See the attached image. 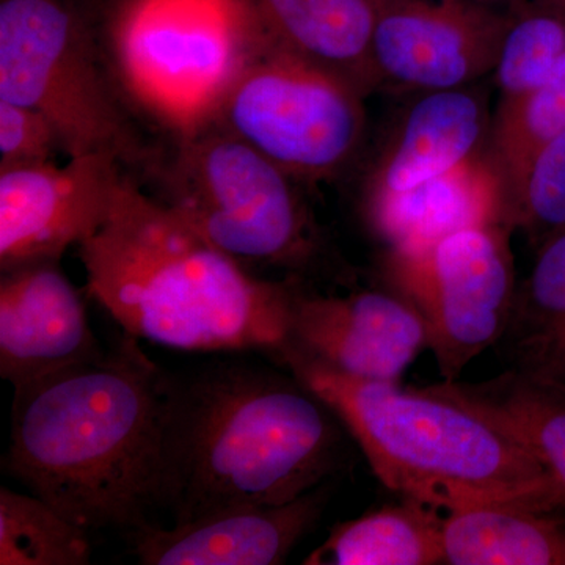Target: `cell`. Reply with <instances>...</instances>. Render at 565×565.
Segmentation results:
<instances>
[{
	"label": "cell",
	"mask_w": 565,
	"mask_h": 565,
	"mask_svg": "<svg viewBox=\"0 0 565 565\" xmlns=\"http://www.w3.org/2000/svg\"><path fill=\"white\" fill-rule=\"evenodd\" d=\"M321 486L282 504L236 505L172 527L131 531L134 556L145 565H277L321 519Z\"/></svg>",
	"instance_id": "obj_14"
},
{
	"label": "cell",
	"mask_w": 565,
	"mask_h": 565,
	"mask_svg": "<svg viewBox=\"0 0 565 565\" xmlns=\"http://www.w3.org/2000/svg\"><path fill=\"white\" fill-rule=\"evenodd\" d=\"M363 98L326 71L256 47L202 125L233 134L296 181H326L359 152Z\"/></svg>",
	"instance_id": "obj_8"
},
{
	"label": "cell",
	"mask_w": 565,
	"mask_h": 565,
	"mask_svg": "<svg viewBox=\"0 0 565 565\" xmlns=\"http://www.w3.org/2000/svg\"><path fill=\"white\" fill-rule=\"evenodd\" d=\"M169 379L136 338L14 388L2 468L85 530L162 509Z\"/></svg>",
	"instance_id": "obj_1"
},
{
	"label": "cell",
	"mask_w": 565,
	"mask_h": 565,
	"mask_svg": "<svg viewBox=\"0 0 565 565\" xmlns=\"http://www.w3.org/2000/svg\"><path fill=\"white\" fill-rule=\"evenodd\" d=\"M90 531L36 494L0 489V565H87Z\"/></svg>",
	"instance_id": "obj_23"
},
{
	"label": "cell",
	"mask_w": 565,
	"mask_h": 565,
	"mask_svg": "<svg viewBox=\"0 0 565 565\" xmlns=\"http://www.w3.org/2000/svg\"><path fill=\"white\" fill-rule=\"evenodd\" d=\"M270 359L333 412L401 497L446 512L500 501L564 505L522 445L437 385L353 377L288 348Z\"/></svg>",
	"instance_id": "obj_4"
},
{
	"label": "cell",
	"mask_w": 565,
	"mask_h": 565,
	"mask_svg": "<svg viewBox=\"0 0 565 565\" xmlns=\"http://www.w3.org/2000/svg\"><path fill=\"white\" fill-rule=\"evenodd\" d=\"M440 511L403 498L340 523L303 561L305 565L444 564Z\"/></svg>",
	"instance_id": "obj_20"
},
{
	"label": "cell",
	"mask_w": 565,
	"mask_h": 565,
	"mask_svg": "<svg viewBox=\"0 0 565 565\" xmlns=\"http://www.w3.org/2000/svg\"><path fill=\"white\" fill-rule=\"evenodd\" d=\"M467 2L481 3V6L497 7V9H514L533 0H467Z\"/></svg>",
	"instance_id": "obj_28"
},
{
	"label": "cell",
	"mask_w": 565,
	"mask_h": 565,
	"mask_svg": "<svg viewBox=\"0 0 565 565\" xmlns=\"http://www.w3.org/2000/svg\"><path fill=\"white\" fill-rule=\"evenodd\" d=\"M504 225L548 239L565 230V131L542 147L504 206Z\"/></svg>",
	"instance_id": "obj_25"
},
{
	"label": "cell",
	"mask_w": 565,
	"mask_h": 565,
	"mask_svg": "<svg viewBox=\"0 0 565 565\" xmlns=\"http://www.w3.org/2000/svg\"><path fill=\"white\" fill-rule=\"evenodd\" d=\"M565 52V0H533L509 9L492 73L501 102L534 90Z\"/></svg>",
	"instance_id": "obj_24"
},
{
	"label": "cell",
	"mask_w": 565,
	"mask_h": 565,
	"mask_svg": "<svg viewBox=\"0 0 565 565\" xmlns=\"http://www.w3.org/2000/svg\"><path fill=\"white\" fill-rule=\"evenodd\" d=\"M565 131V52L534 90L500 103L490 131L494 169L504 195L514 191L542 147Z\"/></svg>",
	"instance_id": "obj_22"
},
{
	"label": "cell",
	"mask_w": 565,
	"mask_h": 565,
	"mask_svg": "<svg viewBox=\"0 0 565 565\" xmlns=\"http://www.w3.org/2000/svg\"><path fill=\"white\" fill-rule=\"evenodd\" d=\"M504 204L500 173L478 156L408 191L367 199L366 217L392 250H412L468 226L504 225Z\"/></svg>",
	"instance_id": "obj_17"
},
{
	"label": "cell",
	"mask_w": 565,
	"mask_h": 565,
	"mask_svg": "<svg viewBox=\"0 0 565 565\" xmlns=\"http://www.w3.org/2000/svg\"><path fill=\"white\" fill-rule=\"evenodd\" d=\"M282 348L353 377L397 382L429 349V333L418 310L397 292L321 296L299 281Z\"/></svg>",
	"instance_id": "obj_12"
},
{
	"label": "cell",
	"mask_w": 565,
	"mask_h": 565,
	"mask_svg": "<svg viewBox=\"0 0 565 565\" xmlns=\"http://www.w3.org/2000/svg\"><path fill=\"white\" fill-rule=\"evenodd\" d=\"M77 250L88 291L136 340L266 355L288 343L299 281L256 277L128 174L106 222Z\"/></svg>",
	"instance_id": "obj_2"
},
{
	"label": "cell",
	"mask_w": 565,
	"mask_h": 565,
	"mask_svg": "<svg viewBox=\"0 0 565 565\" xmlns=\"http://www.w3.org/2000/svg\"><path fill=\"white\" fill-rule=\"evenodd\" d=\"M256 46L291 55L348 82L381 87L373 43L377 0H234Z\"/></svg>",
	"instance_id": "obj_15"
},
{
	"label": "cell",
	"mask_w": 565,
	"mask_h": 565,
	"mask_svg": "<svg viewBox=\"0 0 565 565\" xmlns=\"http://www.w3.org/2000/svg\"><path fill=\"white\" fill-rule=\"evenodd\" d=\"M57 151L61 137L43 114L0 99V170L52 162Z\"/></svg>",
	"instance_id": "obj_26"
},
{
	"label": "cell",
	"mask_w": 565,
	"mask_h": 565,
	"mask_svg": "<svg viewBox=\"0 0 565 565\" xmlns=\"http://www.w3.org/2000/svg\"><path fill=\"white\" fill-rule=\"evenodd\" d=\"M509 9L467 0H377L373 55L381 85L423 92L492 74Z\"/></svg>",
	"instance_id": "obj_10"
},
{
	"label": "cell",
	"mask_w": 565,
	"mask_h": 565,
	"mask_svg": "<svg viewBox=\"0 0 565 565\" xmlns=\"http://www.w3.org/2000/svg\"><path fill=\"white\" fill-rule=\"evenodd\" d=\"M512 370L565 386V230L544 241L501 338Z\"/></svg>",
	"instance_id": "obj_21"
},
{
	"label": "cell",
	"mask_w": 565,
	"mask_h": 565,
	"mask_svg": "<svg viewBox=\"0 0 565 565\" xmlns=\"http://www.w3.org/2000/svg\"><path fill=\"white\" fill-rule=\"evenodd\" d=\"M125 167L107 154L0 170V273L61 262L71 245L98 232L109 215Z\"/></svg>",
	"instance_id": "obj_11"
},
{
	"label": "cell",
	"mask_w": 565,
	"mask_h": 565,
	"mask_svg": "<svg viewBox=\"0 0 565 565\" xmlns=\"http://www.w3.org/2000/svg\"><path fill=\"white\" fill-rule=\"evenodd\" d=\"M128 0H77L88 18L102 28Z\"/></svg>",
	"instance_id": "obj_27"
},
{
	"label": "cell",
	"mask_w": 565,
	"mask_h": 565,
	"mask_svg": "<svg viewBox=\"0 0 565 565\" xmlns=\"http://www.w3.org/2000/svg\"><path fill=\"white\" fill-rule=\"evenodd\" d=\"M79 291L61 262L25 264L0 277V375L13 388L102 355Z\"/></svg>",
	"instance_id": "obj_13"
},
{
	"label": "cell",
	"mask_w": 565,
	"mask_h": 565,
	"mask_svg": "<svg viewBox=\"0 0 565 565\" xmlns=\"http://www.w3.org/2000/svg\"><path fill=\"white\" fill-rule=\"evenodd\" d=\"M490 131L479 93L467 87L424 93L382 156L366 200L408 191L478 158Z\"/></svg>",
	"instance_id": "obj_16"
},
{
	"label": "cell",
	"mask_w": 565,
	"mask_h": 565,
	"mask_svg": "<svg viewBox=\"0 0 565 565\" xmlns=\"http://www.w3.org/2000/svg\"><path fill=\"white\" fill-rule=\"evenodd\" d=\"M508 233L501 223L468 226L386 258V278L422 315L445 382L457 381L508 329L519 288Z\"/></svg>",
	"instance_id": "obj_9"
},
{
	"label": "cell",
	"mask_w": 565,
	"mask_h": 565,
	"mask_svg": "<svg viewBox=\"0 0 565 565\" xmlns=\"http://www.w3.org/2000/svg\"><path fill=\"white\" fill-rule=\"evenodd\" d=\"M99 31L132 102L174 136L206 120L256 50L234 0H128Z\"/></svg>",
	"instance_id": "obj_7"
},
{
	"label": "cell",
	"mask_w": 565,
	"mask_h": 565,
	"mask_svg": "<svg viewBox=\"0 0 565 565\" xmlns=\"http://www.w3.org/2000/svg\"><path fill=\"white\" fill-rule=\"evenodd\" d=\"M501 427L544 468L565 505V386L511 370L481 384L437 385Z\"/></svg>",
	"instance_id": "obj_19"
},
{
	"label": "cell",
	"mask_w": 565,
	"mask_h": 565,
	"mask_svg": "<svg viewBox=\"0 0 565 565\" xmlns=\"http://www.w3.org/2000/svg\"><path fill=\"white\" fill-rule=\"evenodd\" d=\"M0 99L43 114L70 158L107 154L147 174L161 161L77 0H0Z\"/></svg>",
	"instance_id": "obj_5"
},
{
	"label": "cell",
	"mask_w": 565,
	"mask_h": 565,
	"mask_svg": "<svg viewBox=\"0 0 565 565\" xmlns=\"http://www.w3.org/2000/svg\"><path fill=\"white\" fill-rule=\"evenodd\" d=\"M174 137L148 173L159 202L248 270L280 269L297 281L318 273L321 230L294 178L217 126Z\"/></svg>",
	"instance_id": "obj_6"
},
{
	"label": "cell",
	"mask_w": 565,
	"mask_h": 565,
	"mask_svg": "<svg viewBox=\"0 0 565 565\" xmlns=\"http://www.w3.org/2000/svg\"><path fill=\"white\" fill-rule=\"evenodd\" d=\"M445 563L452 565H565V508L500 501L448 512Z\"/></svg>",
	"instance_id": "obj_18"
},
{
	"label": "cell",
	"mask_w": 565,
	"mask_h": 565,
	"mask_svg": "<svg viewBox=\"0 0 565 565\" xmlns=\"http://www.w3.org/2000/svg\"><path fill=\"white\" fill-rule=\"evenodd\" d=\"M337 419L292 374L225 360L170 375L162 509L184 523L311 492L340 459Z\"/></svg>",
	"instance_id": "obj_3"
}]
</instances>
